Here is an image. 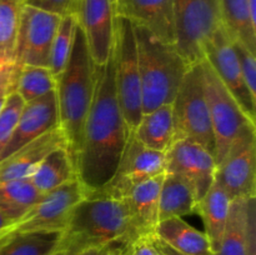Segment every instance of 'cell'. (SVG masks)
Returning a JSON list of instances; mask_svg holds the SVG:
<instances>
[{
    "label": "cell",
    "instance_id": "1",
    "mask_svg": "<svg viewBox=\"0 0 256 255\" xmlns=\"http://www.w3.org/2000/svg\"><path fill=\"white\" fill-rule=\"evenodd\" d=\"M129 132L116 99L112 52L104 66H96L94 96L85 119L76 158L78 179L86 196L110 182Z\"/></svg>",
    "mask_w": 256,
    "mask_h": 255
},
{
    "label": "cell",
    "instance_id": "2",
    "mask_svg": "<svg viewBox=\"0 0 256 255\" xmlns=\"http://www.w3.org/2000/svg\"><path fill=\"white\" fill-rule=\"evenodd\" d=\"M140 235L122 200L85 196L72 209L58 250L72 255L92 248L109 250Z\"/></svg>",
    "mask_w": 256,
    "mask_h": 255
},
{
    "label": "cell",
    "instance_id": "3",
    "mask_svg": "<svg viewBox=\"0 0 256 255\" xmlns=\"http://www.w3.org/2000/svg\"><path fill=\"white\" fill-rule=\"evenodd\" d=\"M96 82V65L89 52L85 35L78 24L74 44L66 66L56 78L59 128L76 168L82 129L92 105Z\"/></svg>",
    "mask_w": 256,
    "mask_h": 255
},
{
    "label": "cell",
    "instance_id": "4",
    "mask_svg": "<svg viewBox=\"0 0 256 255\" xmlns=\"http://www.w3.org/2000/svg\"><path fill=\"white\" fill-rule=\"evenodd\" d=\"M134 26L142 82V114L172 104L190 68L174 45L156 39L142 28Z\"/></svg>",
    "mask_w": 256,
    "mask_h": 255
},
{
    "label": "cell",
    "instance_id": "5",
    "mask_svg": "<svg viewBox=\"0 0 256 255\" xmlns=\"http://www.w3.org/2000/svg\"><path fill=\"white\" fill-rule=\"evenodd\" d=\"M172 109L174 142L192 140L215 155V140L205 96L202 62L190 65L172 100Z\"/></svg>",
    "mask_w": 256,
    "mask_h": 255
},
{
    "label": "cell",
    "instance_id": "6",
    "mask_svg": "<svg viewBox=\"0 0 256 255\" xmlns=\"http://www.w3.org/2000/svg\"><path fill=\"white\" fill-rule=\"evenodd\" d=\"M114 82L120 112L129 132H134L142 116V82L134 26L125 18H115Z\"/></svg>",
    "mask_w": 256,
    "mask_h": 255
},
{
    "label": "cell",
    "instance_id": "7",
    "mask_svg": "<svg viewBox=\"0 0 256 255\" xmlns=\"http://www.w3.org/2000/svg\"><path fill=\"white\" fill-rule=\"evenodd\" d=\"M175 49L189 64L204 59V46L222 25L220 0H172Z\"/></svg>",
    "mask_w": 256,
    "mask_h": 255
},
{
    "label": "cell",
    "instance_id": "8",
    "mask_svg": "<svg viewBox=\"0 0 256 255\" xmlns=\"http://www.w3.org/2000/svg\"><path fill=\"white\" fill-rule=\"evenodd\" d=\"M202 66L205 96L209 106L210 122L215 140L214 156L218 165L224 159L240 130L246 124L254 122H252L242 112L236 100L205 59L202 60Z\"/></svg>",
    "mask_w": 256,
    "mask_h": 255
},
{
    "label": "cell",
    "instance_id": "9",
    "mask_svg": "<svg viewBox=\"0 0 256 255\" xmlns=\"http://www.w3.org/2000/svg\"><path fill=\"white\" fill-rule=\"evenodd\" d=\"M256 129L249 122L239 132L224 159L216 165L215 182L230 199H256Z\"/></svg>",
    "mask_w": 256,
    "mask_h": 255
},
{
    "label": "cell",
    "instance_id": "10",
    "mask_svg": "<svg viewBox=\"0 0 256 255\" xmlns=\"http://www.w3.org/2000/svg\"><path fill=\"white\" fill-rule=\"evenodd\" d=\"M166 172L165 152L142 145L130 132L119 165L108 184L88 196H106L122 200L135 185Z\"/></svg>",
    "mask_w": 256,
    "mask_h": 255
},
{
    "label": "cell",
    "instance_id": "11",
    "mask_svg": "<svg viewBox=\"0 0 256 255\" xmlns=\"http://www.w3.org/2000/svg\"><path fill=\"white\" fill-rule=\"evenodd\" d=\"M62 16L22 4L12 65L49 68L52 40Z\"/></svg>",
    "mask_w": 256,
    "mask_h": 255
},
{
    "label": "cell",
    "instance_id": "12",
    "mask_svg": "<svg viewBox=\"0 0 256 255\" xmlns=\"http://www.w3.org/2000/svg\"><path fill=\"white\" fill-rule=\"evenodd\" d=\"M86 196L79 179L42 195L36 204L10 226L12 232H62L72 209Z\"/></svg>",
    "mask_w": 256,
    "mask_h": 255
},
{
    "label": "cell",
    "instance_id": "13",
    "mask_svg": "<svg viewBox=\"0 0 256 255\" xmlns=\"http://www.w3.org/2000/svg\"><path fill=\"white\" fill-rule=\"evenodd\" d=\"M204 59L214 69L246 116L255 122L256 99L250 95L245 85L234 42L230 39L222 24L205 44Z\"/></svg>",
    "mask_w": 256,
    "mask_h": 255
},
{
    "label": "cell",
    "instance_id": "14",
    "mask_svg": "<svg viewBox=\"0 0 256 255\" xmlns=\"http://www.w3.org/2000/svg\"><path fill=\"white\" fill-rule=\"evenodd\" d=\"M165 156L166 172L185 180L199 202L215 182L216 162L214 155L198 142L182 139L172 142Z\"/></svg>",
    "mask_w": 256,
    "mask_h": 255
},
{
    "label": "cell",
    "instance_id": "15",
    "mask_svg": "<svg viewBox=\"0 0 256 255\" xmlns=\"http://www.w3.org/2000/svg\"><path fill=\"white\" fill-rule=\"evenodd\" d=\"M114 0H80L78 24L85 35L89 52L96 66L110 59L115 34Z\"/></svg>",
    "mask_w": 256,
    "mask_h": 255
},
{
    "label": "cell",
    "instance_id": "16",
    "mask_svg": "<svg viewBox=\"0 0 256 255\" xmlns=\"http://www.w3.org/2000/svg\"><path fill=\"white\" fill-rule=\"evenodd\" d=\"M59 126L56 92H48L32 102H24L19 120L9 142L0 154V160L5 159L28 142L46 134Z\"/></svg>",
    "mask_w": 256,
    "mask_h": 255
},
{
    "label": "cell",
    "instance_id": "17",
    "mask_svg": "<svg viewBox=\"0 0 256 255\" xmlns=\"http://www.w3.org/2000/svg\"><path fill=\"white\" fill-rule=\"evenodd\" d=\"M115 16L125 18L156 39L175 44L172 0H115Z\"/></svg>",
    "mask_w": 256,
    "mask_h": 255
},
{
    "label": "cell",
    "instance_id": "18",
    "mask_svg": "<svg viewBox=\"0 0 256 255\" xmlns=\"http://www.w3.org/2000/svg\"><path fill=\"white\" fill-rule=\"evenodd\" d=\"M59 146H66V142L62 129L58 126L0 160V182L29 178L38 164Z\"/></svg>",
    "mask_w": 256,
    "mask_h": 255
},
{
    "label": "cell",
    "instance_id": "19",
    "mask_svg": "<svg viewBox=\"0 0 256 255\" xmlns=\"http://www.w3.org/2000/svg\"><path fill=\"white\" fill-rule=\"evenodd\" d=\"M164 175L165 172L135 185L122 199L142 235H154L159 222V194Z\"/></svg>",
    "mask_w": 256,
    "mask_h": 255
},
{
    "label": "cell",
    "instance_id": "20",
    "mask_svg": "<svg viewBox=\"0 0 256 255\" xmlns=\"http://www.w3.org/2000/svg\"><path fill=\"white\" fill-rule=\"evenodd\" d=\"M256 218L255 199H234L230 204L219 250L212 255H245L252 222Z\"/></svg>",
    "mask_w": 256,
    "mask_h": 255
},
{
    "label": "cell",
    "instance_id": "21",
    "mask_svg": "<svg viewBox=\"0 0 256 255\" xmlns=\"http://www.w3.org/2000/svg\"><path fill=\"white\" fill-rule=\"evenodd\" d=\"M154 235L168 246L184 255H212L206 234L195 229L182 218H170L159 222Z\"/></svg>",
    "mask_w": 256,
    "mask_h": 255
},
{
    "label": "cell",
    "instance_id": "22",
    "mask_svg": "<svg viewBox=\"0 0 256 255\" xmlns=\"http://www.w3.org/2000/svg\"><path fill=\"white\" fill-rule=\"evenodd\" d=\"M232 199L218 182L196 202L195 212L204 222V232L210 242L212 254L219 250L222 232L230 212Z\"/></svg>",
    "mask_w": 256,
    "mask_h": 255
},
{
    "label": "cell",
    "instance_id": "23",
    "mask_svg": "<svg viewBox=\"0 0 256 255\" xmlns=\"http://www.w3.org/2000/svg\"><path fill=\"white\" fill-rule=\"evenodd\" d=\"M42 194L78 179L76 168L66 146L55 148L38 164L29 176Z\"/></svg>",
    "mask_w": 256,
    "mask_h": 255
},
{
    "label": "cell",
    "instance_id": "24",
    "mask_svg": "<svg viewBox=\"0 0 256 255\" xmlns=\"http://www.w3.org/2000/svg\"><path fill=\"white\" fill-rule=\"evenodd\" d=\"M135 138L146 148L166 152L174 142V120L172 104H165L142 114L135 128Z\"/></svg>",
    "mask_w": 256,
    "mask_h": 255
},
{
    "label": "cell",
    "instance_id": "25",
    "mask_svg": "<svg viewBox=\"0 0 256 255\" xmlns=\"http://www.w3.org/2000/svg\"><path fill=\"white\" fill-rule=\"evenodd\" d=\"M222 24L234 42L256 54V19L248 0H220Z\"/></svg>",
    "mask_w": 256,
    "mask_h": 255
},
{
    "label": "cell",
    "instance_id": "26",
    "mask_svg": "<svg viewBox=\"0 0 256 255\" xmlns=\"http://www.w3.org/2000/svg\"><path fill=\"white\" fill-rule=\"evenodd\" d=\"M196 199L185 180L165 172L159 194V222L194 214Z\"/></svg>",
    "mask_w": 256,
    "mask_h": 255
},
{
    "label": "cell",
    "instance_id": "27",
    "mask_svg": "<svg viewBox=\"0 0 256 255\" xmlns=\"http://www.w3.org/2000/svg\"><path fill=\"white\" fill-rule=\"evenodd\" d=\"M42 195L29 178L0 182V212L14 224L36 204Z\"/></svg>",
    "mask_w": 256,
    "mask_h": 255
},
{
    "label": "cell",
    "instance_id": "28",
    "mask_svg": "<svg viewBox=\"0 0 256 255\" xmlns=\"http://www.w3.org/2000/svg\"><path fill=\"white\" fill-rule=\"evenodd\" d=\"M60 240L62 232H12L0 245V255H52Z\"/></svg>",
    "mask_w": 256,
    "mask_h": 255
},
{
    "label": "cell",
    "instance_id": "29",
    "mask_svg": "<svg viewBox=\"0 0 256 255\" xmlns=\"http://www.w3.org/2000/svg\"><path fill=\"white\" fill-rule=\"evenodd\" d=\"M55 88H56V79L52 74L49 68L30 66V65H25L20 69L14 68L12 92H16L24 102L44 96L48 92H54Z\"/></svg>",
    "mask_w": 256,
    "mask_h": 255
},
{
    "label": "cell",
    "instance_id": "30",
    "mask_svg": "<svg viewBox=\"0 0 256 255\" xmlns=\"http://www.w3.org/2000/svg\"><path fill=\"white\" fill-rule=\"evenodd\" d=\"M22 8L19 0H0V66L14 62Z\"/></svg>",
    "mask_w": 256,
    "mask_h": 255
},
{
    "label": "cell",
    "instance_id": "31",
    "mask_svg": "<svg viewBox=\"0 0 256 255\" xmlns=\"http://www.w3.org/2000/svg\"><path fill=\"white\" fill-rule=\"evenodd\" d=\"M76 26L78 19L75 15H65L60 19L56 34L52 40L49 62V69L55 79L62 74L69 62Z\"/></svg>",
    "mask_w": 256,
    "mask_h": 255
},
{
    "label": "cell",
    "instance_id": "32",
    "mask_svg": "<svg viewBox=\"0 0 256 255\" xmlns=\"http://www.w3.org/2000/svg\"><path fill=\"white\" fill-rule=\"evenodd\" d=\"M22 106L24 100L16 92H12L8 95L6 102L0 112V154L14 132Z\"/></svg>",
    "mask_w": 256,
    "mask_h": 255
},
{
    "label": "cell",
    "instance_id": "33",
    "mask_svg": "<svg viewBox=\"0 0 256 255\" xmlns=\"http://www.w3.org/2000/svg\"><path fill=\"white\" fill-rule=\"evenodd\" d=\"M108 255H160L152 235H140L132 242L106 250Z\"/></svg>",
    "mask_w": 256,
    "mask_h": 255
},
{
    "label": "cell",
    "instance_id": "34",
    "mask_svg": "<svg viewBox=\"0 0 256 255\" xmlns=\"http://www.w3.org/2000/svg\"><path fill=\"white\" fill-rule=\"evenodd\" d=\"M234 48L236 50L239 58L240 69H242V79L249 90L250 95L256 99V58L254 52L239 42H234Z\"/></svg>",
    "mask_w": 256,
    "mask_h": 255
},
{
    "label": "cell",
    "instance_id": "35",
    "mask_svg": "<svg viewBox=\"0 0 256 255\" xmlns=\"http://www.w3.org/2000/svg\"><path fill=\"white\" fill-rule=\"evenodd\" d=\"M25 4L39 8L45 12L59 15V16H65V15L76 16L80 0H26Z\"/></svg>",
    "mask_w": 256,
    "mask_h": 255
},
{
    "label": "cell",
    "instance_id": "36",
    "mask_svg": "<svg viewBox=\"0 0 256 255\" xmlns=\"http://www.w3.org/2000/svg\"><path fill=\"white\" fill-rule=\"evenodd\" d=\"M245 255H256V218L250 225L249 240H248L246 254Z\"/></svg>",
    "mask_w": 256,
    "mask_h": 255
},
{
    "label": "cell",
    "instance_id": "37",
    "mask_svg": "<svg viewBox=\"0 0 256 255\" xmlns=\"http://www.w3.org/2000/svg\"><path fill=\"white\" fill-rule=\"evenodd\" d=\"M152 242H154L155 246H156L158 249L160 250V252H164V254H166V255H184V254H182V252H175V250L172 249V248H170V246H168V245L164 244V242H162V240L158 239V238L155 236V235H152Z\"/></svg>",
    "mask_w": 256,
    "mask_h": 255
},
{
    "label": "cell",
    "instance_id": "38",
    "mask_svg": "<svg viewBox=\"0 0 256 255\" xmlns=\"http://www.w3.org/2000/svg\"><path fill=\"white\" fill-rule=\"evenodd\" d=\"M76 255H108L106 249H98V248H92V249L82 250V252H78Z\"/></svg>",
    "mask_w": 256,
    "mask_h": 255
},
{
    "label": "cell",
    "instance_id": "39",
    "mask_svg": "<svg viewBox=\"0 0 256 255\" xmlns=\"http://www.w3.org/2000/svg\"><path fill=\"white\" fill-rule=\"evenodd\" d=\"M12 225V222H10L9 220H8L2 214V212H0V232H4V230L9 229Z\"/></svg>",
    "mask_w": 256,
    "mask_h": 255
},
{
    "label": "cell",
    "instance_id": "40",
    "mask_svg": "<svg viewBox=\"0 0 256 255\" xmlns=\"http://www.w3.org/2000/svg\"><path fill=\"white\" fill-rule=\"evenodd\" d=\"M10 234H12V230H10V228L9 229L4 230V232H0V245L5 242V239H6Z\"/></svg>",
    "mask_w": 256,
    "mask_h": 255
},
{
    "label": "cell",
    "instance_id": "41",
    "mask_svg": "<svg viewBox=\"0 0 256 255\" xmlns=\"http://www.w3.org/2000/svg\"><path fill=\"white\" fill-rule=\"evenodd\" d=\"M52 255H72V254H69V252H62V250H58V252H55L54 254H52Z\"/></svg>",
    "mask_w": 256,
    "mask_h": 255
},
{
    "label": "cell",
    "instance_id": "42",
    "mask_svg": "<svg viewBox=\"0 0 256 255\" xmlns=\"http://www.w3.org/2000/svg\"><path fill=\"white\" fill-rule=\"evenodd\" d=\"M20 2H22V4H25V2H26V0H19Z\"/></svg>",
    "mask_w": 256,
    "mask_h": 255
},
{
    "label": "cell",
    "instance_id": "43",
    "mask_svg": "<svg viewBox=\"0 0 256 255\" xmlns=\"http://www.w3.org/2000/svg\"><path fill=\"white\" fill-rule=\"evenodd\" d=\"M158 250H159V249H158ZM159 252H160V255H166V254H164V252H160V250H159Z\"/></svg>",
    "mask_w": 256,
    "mask_h": 255
},
{
    "label": "cell",
    "instance_id": "44",
    "mask_svg": "<svg viewBox=\"0 0 256 255\" xmlns=\"http://www.w3.org/2000/svg\"><path fill=\"white\" fill-rule=\"evenodd\" d=\"M114 2H115V0H114Z\"/></svg>",
    "mask_w": 256,
    "mask_h": 255
}]
</instances>
